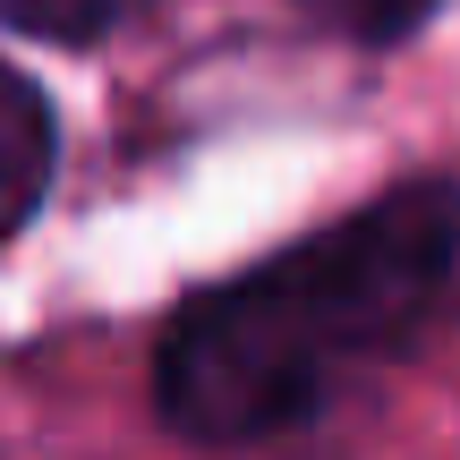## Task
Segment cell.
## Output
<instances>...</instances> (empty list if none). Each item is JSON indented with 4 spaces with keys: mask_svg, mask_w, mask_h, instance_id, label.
<instances>
[{
    "mask_svg": "<svg viewBox=\"0 0 460 460\" xmlns=\"http://www.w3.org/2000/svg\"><path fill=\"white\" fill-rule=\"evenodd\" d=\"M460 281V188L410 180L324 239L188 298L163 332L154 393L197 444H264L324 418L367 367L427 341Z\"/></svg>",
    "mask_w": 460,
    "mask_h": 460,
    "instance_id": "1",
    "label": "cell"
},
{
    "mask_svg": "<svg viewBox=\"0 0 460 460\" xmlns=\"http://www.w3.org/2000/svg\"><path fill=\"white\" fill-rule=\"evenodd\" d=\"M51 188V111L17 68H0V239L43 205Z\"/></svg>",
    "mask_w": 460,
    "mask_h": 460,
    "instance_id": "2",
    "label": "cell"
},
{
    "mask_svg": "<svg viewBox=\"0 0 460 460\" xmlns=\"http://www.w3.org/2000/svg\"><path fill=\"white\" fill-rule=\"evenodd\" d=\"M146 0H0V26L43 34V43H94V34L128 26Z\"/></svg>",
    "mask_w": 460,
    "mask_h": 460,
    "instance_id": "3",
    "label": "cell"
},
{
    "mask_svg": "<svg viewBox=\"0 0 460 460\" xmlns=\"http://www.w3.org/2000/svg\"><path fill=\"white\" fill-rule=\"evenodd\" d=\"M298 9L324 34H349V43H401V34H418V17L435 0H298Z\"/></svg>",
    "mask_w": 460,
    "mask_h": 460,
    "instance_id": "4",
    "label": "cell"
}]
</instances>
